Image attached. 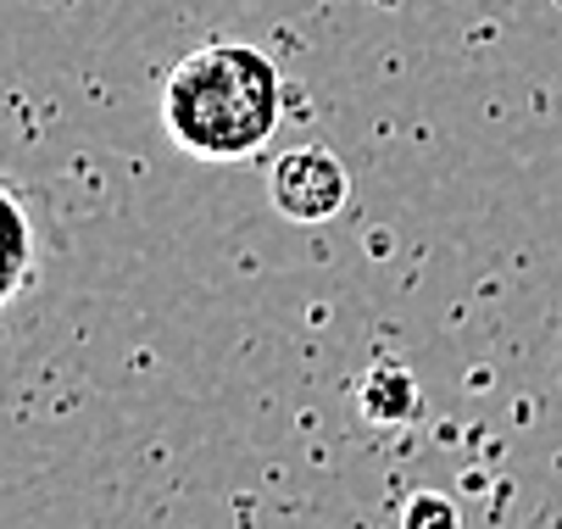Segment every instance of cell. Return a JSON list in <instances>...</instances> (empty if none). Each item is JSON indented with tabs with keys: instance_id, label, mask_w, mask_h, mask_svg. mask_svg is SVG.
<instances>
[{
	"instance_id": "obj_1",
	"label": "cell",
	"mask_w": 562,
	"mask_h": 529,
	"mask_svg": "<svg viewBox=\"0 0 562 529\" xmlns=\"http://www.w3.org/2000/svg\"><path fill=\"white\" fill-rule=\"evenodd\" d=\"M284 117V79L268 50L212 40L162 79V128L195 162H251Z\"/></svg>"
},
{
	"instance_id": "obj_2",
	"label": "cell",
	"mask_w": 562,
	"mask_h": 529,
	"mask_svg": "<svg viewBox=\"0 0 562 529\" xmlns=\"http://www.w3.org/2000/svg\"><path fill=\"white\" fill-rule=\"evenodd\" d=\"M268 190L290 223H329L351 201V173L329 145H295L284 157H273Z\"/></svg>"
},
{
	"instance_id": "obj_3",
	"label": "cell",
	"mask_w": 562,
	"mask_h": 529,
	"mask_svg": "<svg viewBox=\"0 0 562 529\" xmlns=\"http://www.w3.org/2000/svg\"><path fill=\"white\" fill-rule=\"evenodd\" d=\"M357 402H362V413H368L373 424H407V418H418V407H424L418 380H413L407 368H395V362H373V368L362 373Z\"/></svg>"
},
{
	"instance_id": "obj_4",
	"label": "cell",
	"mask_w": 562,
	"mask_h": 529,
	"mask_svg": "<svg viewBox=\"0 0 562 529\" xmlns=\"http://www.w3.org/2000/svg\"><path fill=\"white\" fill-rule=\"evenodd\" d=\"M0 223H7V279H0V295L18 301V290L34 273V229H29V206L18 184H0Z\"/></svg>"
},
{
	"instance_id": "obj_5",
	"label": "cell",
	"mask_w": 562,
	"mask_h": 529,
	"mask_svg": "<svg viewBox=\"0 0 562 529\" xmlns=\"http://www.w3.org/2000/svg\"><path fill=\"white\" fill-rule=\"evenodd\" d=\"M401 529H462V518H457V502H446L435 491H418L407 502V513H401Z\"/></svg>"
}]
</instances>
